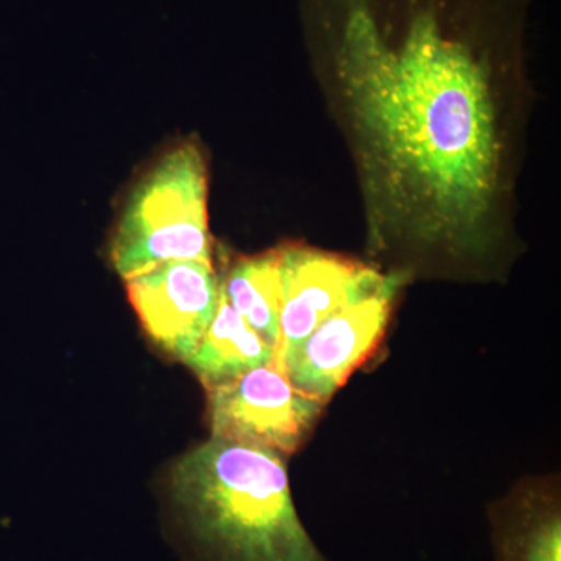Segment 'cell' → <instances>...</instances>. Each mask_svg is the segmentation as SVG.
<instances>
[{
    "instance_id": "6da1fadb",
    "label": "cell",
    "mask_w": 561,
    "mask_h": 561,
    "mask_svg": "<svg viewBox=\"0 0 561 561\" xmlns=\"http://www.w3.org/2000/svg\"><path fill=\"white\" fill-rule=\"evenodd\" d=\"M531 0H305L379 241L490 249L512 187Z\"/></svg>"
},
{
    "instance_id": "7a4b0ae2",
    "label": "cell",
    "mask_w": 561,
    "mask_h": 561,
    "mask_svg": "<svg viewBox=\"0 0 561 561\" xmlns=\"http://www.w3.org/2000/svg\"><path fill=\"white\" fill-rule=\"evenodd\" d=\"M171 490L205 561H330L302 526L279 454L210 437L173 465Z\"/></svg>"
},
{
    "instance_id": "3957f363",
    "label": "cell",
    "mask_w": 561,
    "mask_h": 561,
    "mask_svg": "<svg viewBox=\"0 0 561 561\" xmlns=\"http://www.w3.org/2000/svg\"><path fill=\"white\" fill-rule=\"evenodd\" d=\"M110 260L124 279L169 261L213 264L208 173L194 144L168 151L136 184L111 239Z\"/></svg>"
},
{
    "instance_id": "277c9868",
    "label": "cell",
    "mask_w": 561,
    "mask_h": 561,
    "mask_svg": "<svg viewBox=\"0 0 561 561\" xmlns=\"http://www.w3.org/2000/svg\"><path fill=\"white\" fill-rule=\"evenodd\" d=\"M208 391L213 438L291 456L311 437L327 404L291 386L273 364Z\"/></svg>"
},
{
    "instance_id": "5b68a950",
    "label": "cell",
    "mask_w": 561,
    "mask_h": 561,
    "mask_svg": "<svg viewBox=\"0 0 561 561\" xmlns=\"http://www.w3.org/2000/svg\"><path fill=\"white\" fill-rule=\"evenodd\" d=\"M400 286L391 275L381 289L331 313L275 367L295 389L328 404L382 342Z\"/></svg>"
},
{
    "instance_id": "8992f818",
    "label": "cell",
    "mask_w": 561,
    "mask_h": 561,
    "mask_svg": "<svg viewBox=\"0 0 561 561\" xmlns=\"http://www.w3.org/2000/svg\"><path fill=\"white\" fill-rule=\"evenodd\" d=\"M280 317L275 362L343 306L381 289L391 275L305 245L279 247Z\"/></svg>"
},
{
    "instance_id": "52a82bcc",
    "label": "cell",
    "mask_w": 561,
    "mask_h": 561,
    "mask_svg": "<svg viewBox=\"0 0 561 561\" xmlns=\"http://www.w3.org/2000/svg\"><path fill=\"white\" fill-rule=\"evenodd\" d=\"M144 331L165 353L186 360L201 345L220 302L213 264L169 261L125 279Z\"/></svg>"
},
{
    "instance_id": "ba28073f",
    "label": "cell",
    "mask_w": 561,
    "mask_h": 561,
    "mask_svg": "<svg viewBox=\"0 0 561 561\" xmlns=\"http://www.w3.org/2000/svg\"><path fill=\"white\" fill-rule=\"evenodd\" d=\"M496 561H561L559 489L546 481L516 486L489 511Z\"/></svg>"
},
{
    "instance_id": "9c48e42d",
    "label": "cell",
    "mask_w": 561,
    "mask_h": 561,
    "mask_svg": "<svg viewBox=\"0 0 561 561\" xmlns=\"http://www.w3.org/2000/svg\"><path fill=\"white\" fill-rule=\"evenodd\" d=\"M273 362L275 350L228 305L220 289L216 317L210 321L201 345L184 364L208 390Z\"/></svg>"
},
{
    "instance_id": "30bf717a",
    "label": "cell",
    "mask_w": 561,
    "mask_h": 561,
    "mask_svg": "<svg viewBox=\"0 0 561 561\" xmlns=\"http://www.w3.org/2000/svg\"><path fill=\"white\" fill-rule=\"evenodd\" d=\"M220 289L228 305L276 354L280 334L278 249L236 261L225 279L220 280Z\"/></svg>"
}]
</instances>
